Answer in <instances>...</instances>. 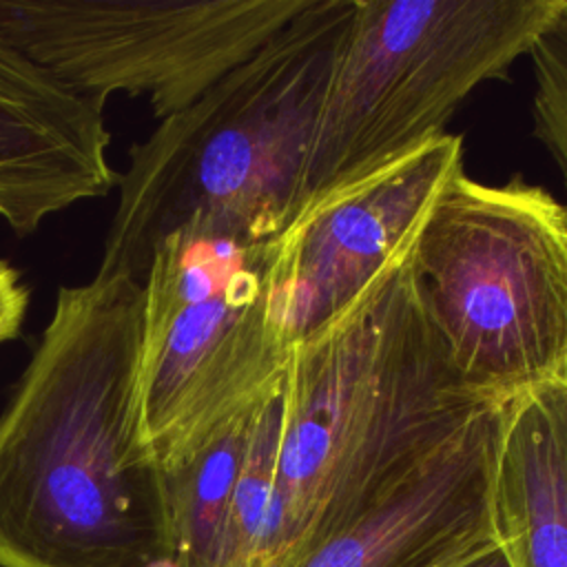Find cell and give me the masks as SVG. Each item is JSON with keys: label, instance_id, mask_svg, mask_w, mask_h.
<instances>
[{"label": "cell", "instance_id": "obj_10", "mask_svg": "<svg viewBox=\"0 0 567 567\" xmlns=\"http://www.w3.org/2000/svg\"><path fill=\"white\" fill-rule=\"evenodd\" d=\"M109 146L104 106L0 33V219L31 235L55 213L106 195L120 177Z\"/></svg>", "mask_w": 567, "mask_h": 567}, {"label": "cell", "instance_id": "obj_3", "mask_svg": "<svg viewBox=\"0 0 567 567\" xmlns=\"http://www.w3.org/2000/svg\"><path fill=\"white\" fill-rule=\"evenodd\" d=\"M354 2L312 0L128 148L95 277L142 281L155 246L193 219L252 239L284 230Z\"/></svg>", "mask_w": 567, "mask_h": 567}, {"label": "cell", "instance_id": "obj_5", "mask_svg": "<svg viewBox=\"0 0 567 567\" xmlns=\"http://www.w3.org/2000/svg\"><path fill=\"white\" fill-rule=\"evenodd\" d=\"M563 2L357 0L292 217L443 135L476 86L529 53Z\"/></svg>", "mask_w": 567, "mask_h": 567}, {"label": "cell", "instance_id": "obj_11", "mask_svg": "<svg viewBox=\"0 0 567 567\" xmlns=\"http://www.w3.org/2000/svg\"><path fill=\"white\" fill-rule=\"evenodd\" d=\"M492 512L514 567H567V383L498 408Z\"/></svg>", "mask_w": 567, "mask_h": 567}, {"label": "cell", "instance_id": "obj_7", "mask_svg": "<svg viewBox=\"0 0 567 567\" xmlns=\"http://www.w3.org/2000/svg\"><path fill=\"white\" fill-rule=\"evenodd\" d=\"M312 0H0V33L73 93L144 95L157 120L199 100Z\"/></svg>", "mask_w": 567, "mask_h": 567}, {"label": "cell", "instance_id": "obj_12", "mask_svg": "<svg viewBox=\"0 0 567 567\" xmlns=\"http://www.w3.org/2000/svg\"><path fill=\"white\" fill-rule=\"evenodd\" d=\"M257 405L188 458L162 470L173 540L171 567H221L228 512Z\"/></svg>", "mask_w": 567, "mask_h": 567}, {"label": "cell", "instance_id": "obj_2", "mask_svg": "<svg viewBox=\"0 0 567 567\" xmlns=\"http://www.w3.org/2000/svg\"><path fill=\"white\" fill-rule=\"evenodd\" d=\"M408 248L288 350L275 485L252 567H290L496 408L450 363Z\"/></svg>", "mask_w": 567, "mask_h": 567}, {"label": "cell", "instance_id": "obj_6", "mask_svg": "<svg viewBox=\"0 0 567 567\" xmlns=\"http://www.w3.org/2000/svg\"><path fill=\"white\" fill-rule=\"evenodd\" d=\"M270 239L193 219L142 277L140 416L162 470L204 447L284 379L268 319Z\"/></svg>", "mask_w": 567, "mask_h": 567}, {"label": "cell", "instance_id": "obj_9", "mask_svg": "<svg viewBox=\"0 0 567 567\" xmlns=\"http://www.w3.org/2000/svg\"><path fill=\"white\" fill-rule=\"evenodd\" d=\"M498 408L290 567H454L498 543L492 512Z\"/></svg>", "mask_w": 567, "mask_h": 567}, {"label": "cell", "instance_id": "obj_15", "mask_svg": "<svg viewBox=\"0 0 567 567\" xmlns=\"http://www.w3.org/2000/svg\"><path fill=\"white\" fill-rule=\"evenodd\" d=\"M29 310V288L20 272L0 259V346L13 341L24 323Z\"/></svg>", "mask_w": 567, "mask_h": 567}, {"label": "cell", "instance_id": "obj_13", "mask_svg": "<svg viewBox=\"0 0 567 567\" xmlns=\"http://www.w3.org/2000/svg\"><path fill=\"white\" fill-rule=\"evenodd\" d=\"M281 383L257 405L252 416L248 445L228 512L221 567H252L264 536L281 432Z\"/></svg>", "mask_w": 567, "mask_h": 567}, {"label": "cell", "instance_id": "obj_16", "mask_svg": "<svg viewBox=\"0 0 567 567\" xmlns=\"http://www.w3.org/2000/svg\"><path fill=\"white\" fill-rule=\"evenodd\" d=\"M454 567H514V565H512L505 547L501 543H494V545L467 556L465 560L456 563Z\"/></svg>", "mask_w": 567, "mask_h": 567}, {"label": "cell", "instance_id": "obj_8", "mask_svg": "<svg viewBox=\"0 0 567 567\" xmlns=\"http://www.w3.org/2000/svg\"><path fill=\"white\" fill-rule=\"evenodd\" d=\"M458 171L463 137L445 131L297 213L270 239L268 319L279 343L290 350L352 306Z\"/></svg>", "mask_w": 567, "mask_h": 567}, {"label": "cell", "instance_id": "obj_1", "mask_svg": "<svg viewBox=\"0 0 567 567\" xmlns=\"http://www.w3.org/2000/svg\"><path fill=\"white\" fill-rule=\"evenodd\" d=\"M142 281L58 290L0 412V567H171L140 416Z\"/></svg>", "mask_w": 567, "mask_h": 567}, {"label": "cell", "instance_id": "obj_14", "mask_svg": "<svg viewBox=\"0 0 567 567\" xmlns=\"http://www.w3.org/2000/svg\"><path fill=\"white\" fill-rule=\"evenodd\" d=\"M527 55L534 73V133L556 164L567 195V0Z\"/></svg>", "mask_w": 567, "mask_h": 567}, {"label": "cell", "instance_id": "obj_4", "mask_svg": "<svg viewBox=\"0 0 567 567\" xmlns=\"http://www.w3.org/2000/svg\"><path fill=\"white\" fill-rule=\"evenodd\" d=\"M408 264L470 390L503 405L567 383V208L549 190L458 171L419 224Z\"/></svg>", "mask_w": 567, "mask_h": 567}]
</instances>
